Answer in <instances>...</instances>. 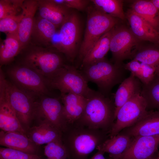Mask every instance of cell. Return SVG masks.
<instances>
[{"label": "cell", "instance_id": "obj_1", "mask_svg": "<svg viewBox=\"0 0 159 159\" xmlns=\"http://www.w3.org/2000/svg\"><path fill=\"white\" fill-rule=\"evenodd\" d=\"M109 138L108 132L90 128L77 122L69 125L62 133L61 138L69 158L71 159H86Z\"/></svg>", "mask_w": 159, "mask_h": 159}, {"label": "cell", "instance_id": "obj_2", "mask_svg": "<svg viewBox=\"0 0 159 159\" xmlns=\"http://www.w3.org/2000/svg\"><path fill=\"white\" fill-rule=\"evenodd\" d=\"M14 61L28 67L48 78L68 64L62 53L52 47L29 44L22 49Z\"/></svg>", "mask_w": 159, "mask_h": 159}, {"label": "cell", "instance_id": "obj_3", "mask_svg": "<svg viewBox=\"0 0 159 159\" xmlns=\"http://www.w3.org/2000/svg\"><path fill=\"white\" fill-rule=\"evenodd\" d=\"M114 101L110 97L94 90L87 98L83 112L76 122L109 133L115 120Z\"/></svg>", "mask_w": 159, "mask_h": 159}, {"label": "cell", "instance_id": "obj_4", "mask_svg": "<svg viewBox=\"0 0 159 159\" xmlns=\"http://www.w3.org/2000/svg\"><path fill=\"white\" fill-rule=\"evenodd\" d=\"M79 70L87 83H95L98 91L107 97H110L113 88L126 78L127 71L124 64L115 63L105 58L81 67Z\"/></svg>", "mask_w": 159, "mask_h": 159}, {"label": "cell", "instance_id": "obj_5", "mask_svg": "<svg viewBox=\"0 0 159 159\" xmlns=\"http://www.w3.org/2000/svg\"><path fill=\"white\" fill-rule=\"evenodd\" d=\"M87 8L85 33L75 66L78 69L85 56L97 41L104 34L116 26L118 22V19L103 12L93 5Z\"/></svg>", "mask_w": 159, "mask_h": 159}, {"label": "cell", "instance_id": "obj_6", "mask_svg": "<svg viewBox=\"0 0 159 159\" xmlns=\"http://www.w3.org/2000/svg\"><path fill=\"white\" fill-rule=\"evenodd\" d=\"M5 67L3 71L6 77L28 95L34 99L42 95L52 96L46 78L36 72L14 61Z\"/></svg>", "mask_w": 159, "mask_h": 159}, {"label": "cell", "instance_id": "obj_7", "mask_svg": "<svg viewBox=\"0 0 159 159\" xmlns=\"http://www.w3.org/2000/svg\"><path fill=\"white\" fill-rule=\"evenodd\" d=\"M50 125L62 133L69 125L60 96L42 95L34 99L32 125Z\"/></svg>", "mask_w": 159, "mask_h": 159}, {"label": "cell", "instance_id": "obj_8", "mask_svg": "<svg viewBox=\"0 0 159 159\" xmlns=\"http://www.w3.org/2000/svg\"><path fill=\"white\" fill-rule=\"evenodd\" d=\"M46 79L49 90H58L60 94L73 93L87 98L94 90L89 87L79 69L68 64Z\"/></svg>", "mask_w": 159, "mask_h": 159}, {"label": "cell", "instance_id": "obj_9", "mask_svg": "<svg viewBox=\"0 0 159 159\" xmlns=\"http://www.w3.org/2000/svg\"><path fill=\"white\" fill-rule=\"evenodd\" d=\"M81 22L78 16L71 12L60 27L57 39L51 47L63 54L67 61L73 63L78 54L81 34Z\"/></svg>", "mask_w": 159, "mask_h": 159}, {"label": "cell", "instance_id": "obj_10", "mask_svg": "<svg viewBox=\"0 0 159 159\" xmlns=\"http://www.w3.org/2000/svg\"><path fill=\"white\" fill-rule=\"evenodd\" d=\"M0 71V80L4 85L8 101L26 132L32 125L35 99L8 80L1 68Z\"/></svg>", "mask_w": 159, "mask_h": 159}, {"label": "cell", "instance_id": "obj_11", "mask_svg": "<svg viewBox=\"0 0 159 159\" xmlns=\"http://www.w3.org/2000/svg\"><path fill=\"white\" fill-rule=\"evenodd\" d=\"M148 111L146 101L140 94L133 96L119 110L115 121L110 132L109 138L136 123L145 115Z\"/></svg>", "mask_w": 159, "mask_h": 159}, {"label": "cell", "instance_id": "obj_12", "mask_svg": "<svg viewBox=\"0 0 159 159\" xmlns=\"http://www.w3.org/2000/svg\"><path fill=\"white\" fill-rule=\"evenodd\" d=\"M140 40L130 30L125 27L114 28L111 39L110 50L112 52L113 62L122 64L126 59L132 58L139 49Z\"/></svg>", "mask_w": 159, "mask_h": 159}, {"label": "cell", "instance_id": "obj_13", "mask_svg": "<svg viewBox=\"0 0 159 159\" xmlns=\"http://www.w3.org/2000/svg\"><path fill=\"white\" fill-rule=\"evenodd\" d=\"M159 135L133 138L130 146L118 159H153L157 154Z\"/></svg>", "mask_w": 159, "mask_h": 159}, {"label": "cell", "instance_id": "obj_14", "mask_svg": "<svg viewBox=\"0 0 159 159\" xmlns=\"http://www.w3.org/2000/svg\"><path fill=\"white\" fill-rule=\"evenodd\" d=\"M0 128L4 132H16L26 135L16 114L10 104L5 87L0 80Z\"/></svg>", "mask_w": 159, "mask_h": 159}, {"label": "cell", "instance_id": "obj_15", "mask_svg": "<svg viewBox=\"0 0 159 159\" xmlns=\"http://www.w3.org/2000/svg\"><path fill=\"white\" fill-rule=\"evenodd\" d=\"M120 132L132 138L159 135V111L148 110L137 122Z\"/></svg>", "mask_w": 159, "mask_h": 159}, {"label": "cell", "instance_id": "obj_16", "mask_svg": "<svg viewBox=\"0 0 159 159\" xmlns=\"http://www.w3.org/2000/svg\"><path fill=\"white\" fill-rule=\"evenodd\" d=\"M38 8V0H24L23 16L19 23L17 34L22 49L29 43Z\"/></svg>", "mask_w": 159, "mask_h": 159}, {"label": "cell", "instance_id": "obj_17", "mask_svg": "<svg viewBox=\"0 0 159 159\" xmlns=\"http://www.w3.org/2000/svg\"><path fill=\"white\" fill-rule=\"evenodd\" d=\"M0 145L2 146L39 155V146L32 141L25 134L16 132H0Z\"/></svg>", "mask_w": 159, "mask_h": 159}, {"label": "cell", "instance_id": "obj_18", "mask_svg": "<svg viewBox=\"0 0 159 159\" xmlns=\"http://www.w3.org/2000/svg\"><path fill=\"white\" fill-rule=\"evenodd\" d=\"M57 27L39 16H35L29 44L45 47H51L57 33Z\"/></svg>", "mask_w": 159, "mask_h": 159}, {"label": "cell", "instance_id": "obj_19", "mask_svg": "<svg viewBox=\"0 0 159 159\" xmlns=\"http://www.w3.org/2000/svg\"><path fill=\"white\" fill-rule=\"evenodd\" d=\"M125 17L130 30L138 39L159 44V32L148 22L131 9L127 11Z\"/></svg>", "mask_w": 159, "mask_h": 159}, {"label": "cell", "instance_id": "obj_20", "mask_svg": "<svg viewBox=\"0 0 159 159\" xmlns=\"http://www.w3.org/2000/svg\"><path fill=\"white\" fill-rule=\"evenodd\" d=\"M38 15L56 27H60L70 13L69 9L56 3L54 0H38Z\"/></svg>", "mask_w": 159, "mask_h": 159}, {"label": "cell", "instance_id": "obj_21", "mask_svg": "<svg viewBox=\"0 0 159 159\" xmlns=\"http://www.w3.org/2000/svg\"><path fill=\"white\" fill-rule=\"evenodd\" d=\"M142 86L140 80L131 73L120 84L114 95L115 120L120 108L133 96L140 94Z\"/></svg>", "mask_w": 159, "mask_h": 159}, {"label": "cell", "instance_id": "obj_22", "mask_svg": "<svg viewBox=\"0 0 159 159\" xmlns=\"http://www.w3.org/2000/svg\"><path fill=\"white\" fill-rule=\"evenodd\" d=\"M60 98L69 125L76 122L83 112L86 98L73 93L60 94Z\"/></svg>", "mask_w": 159, "mask_h": 159}, {"label": "cell", "instance_id": "obj_23", "mask_svg": "<svg viewBox=\"0 0 159 159\" xmlns=\"http://www.w3.org/2000/svg\"><path fill=\"white\" fill-rule=\"evenodd\" d=\"M133 138L120 132L106 140L97 149L109 154V159H118L127 149Z\"/></svg>", "mask_w": 159, "mask_h": 159}, {"label": "cell", "instance_id": "obj_24", "mask_svg": "<svg viewBox=\"0 0 159 159\" xmlns=\"http://www.w3.org/2000/svg\"><path fill=\"white\" fill-rule=\"evenodd\" d=\"M26 135L32 141L40 145L61 138L62 133L50 125L42 124L32 126L26 131Z\"/></svg>", "mask_w": 159, "mask_h": 159}, {"label": "cell", "instance_id": "obj_25", "mask_svg": "<svg viewBox=\"0 0 159 159\" xmlns=\"http://www.w3.org/2000/svg\"><path fill=\"white\" fill-rule=\"evenodd\" d=\"M6 35V39L0 43V67L14 62L22 49L17 34Z\"/></svg>", "mask_w": 159, "mask_h": 159}, {"label": "cell", "instance_id": "obj_26", "mask_svg": "<svg viewBox=\"0 0 159 159\" xmlns=\"http://www.w3.org/2000/svg\"><path fill=\"white\" fill-rule=\"evenodd\" d=\"M115 27L99 39L83 59L80 68L105 58L110 50V40Z\"/></svg>", "mask_w": 159, "mask_h": 159}, {"label": "cell", "instance_id": "obj_27", "mask_svg": "<svg viewBox=\"0 0 159 159\" xmlns=\"http://www.w3.org/2000/svg\"><path fill=\"white\" fill-rule=\"evenodd\" d=\"M131 8V10L159 32V11L151 0L136 1Z\"/></svg>", "mask_w": 159, "mask_h": 159}, {"label": "cell", "instance_id": "obj_28", "mask_svg": "<svg viewBox=\"0 0 159 159\" xmlns=\"http://www.w3.org/2000/svg\"><path fill=\"white\" fill-rule=\"evenodd\" d=\"M140 94L146 101L148 110L159 111V74L156 72L151 81L142 84Z\"/></svg>", "mask_w": 159, "mask_h": 159}, {"label": "cell", "instance_id": "obj_29", "mask_svg": "<svg viewBox=\"0 0 159 159\" xmlns=\"http://www.w3.org/2000/svg\"><path fill=\"white\" fill-rule=\"evenodd\" d=\"M90 1L97 8L106 14L122 20L125 18L122 0H91Z\"/></svg>", "mask_w": 159, "mask_h": 159}, {"label": "cell", "instance_id": "obj_30", "mask_svg": "<svg viewBox=\"0 0 159 159\" xmlns=\"http://www.w3.org/2000/svg\"><path fill=\"white\" fill-rule=\"evenodd\" d=\"M132 59L154 67L156 71L159 68V48H139Z\"/></svg>", "mask_w": 159, "mask_h": 159}, {"label": "cell", "instance_id": "obj_31", "mask_svg": "<svg viewBox=\"0 0 159 159\" xmlns=\"http://www.w3.org/2000/svg\"><path fill=\"white\" fill-rule=\"evenodd\" d=\"M24 0H0V19L21 14Z\"/></svg>", "mask_w": 159, "mask_h": 159}, {"label": "cell", "instance_id": "obj_32", "mask_svg": "<svg viewBox=\"0 0 159 159\" xmlns=\"http://www.w3.org/2000/svg\"><path fill=\"white\" fill-rule=\"evenodd\" d=\"M45 155L48 159H66L68 155L62 138L46 144L44 147Z\"/></svg>", "mask_w": 159, "mask_h": 159}, {"label": "cell", "instance_id": "obj_33", "mask_svg": "<svg viewBox=\"0 0 159 159\" xmlns=\"http://www.w3.org/2000/svg\"><path fill=\"white\" fill-rule=\"evenodd\" d=\"M23 14L9 16L0 19V31L6 34H17Z\"/></svg>", "mask_w": 159, "mask_h": 159}, {"label": "cell", "instance_id": "obj_34", "mask_svg": "<svg viewBox=\"0 0 159 159\" xmlns=\"http://www.w3.org/2000/svg\"><path fill=\"white\" fill-rule=\"evenodd\" d=\"M0 159H42L37 155L7 148L0 147Z\"/></svg>", "mask_w": 159, "mask_h": 159}, {"label": "cell", "instance_id": "obj_35", "mask_svg": "<svg viewBox=\"0 0 159 159\" xmlns=\"http://www.w3.org/2000/svg\"><path fill=\"white\" fill-rule=\"evenodd\" d=\"M57 4L67 8L82 11L86 8L89 1L85 0H54Z\"/></svg>", "mask_w": 159, "mask_h": 159}, {"label": "cell", "instance_id": "obj_36", "mask_svg": "<svg viewBox=\"0 0 159 159\" xmlns=\"http://www.w3.org/2000/svg\"><path fill=\"white\" fill-rule=\"evenodd\" d=\"M104 153L100 150L94 155L90 159H106L104 155Z\"/></svg>", "mask_w": 159, "mask_h": 159}, {"label": "cell", "instance_id": "obj_37", "mask_svg": "<svg viewBox=\"0 0 159 159\" xmlns=\"http://www.w3.org/2000/svg\"><path fill=\"white\" fill-rule=\"evenodd\" d=\"M151 1L159 11V0H152Z\"/></svg>", "mask_w": 159, "mask_h": 159}, {"label": "cell", "instance_id": "obj_38", "mask_svg": "<svg viewBox=\"0 0 159 159\" xmlns=\"http://www.w3.org/2000/svg\"><path fill=\"white\" fill-rule=\"evenodd\" d=\"M153 159H159V152H158L157 154L155 156V157Z\"/></svg>", "mask_w": 159, "mask_h": 159}, {"label": "cell", "instance_id": "obj_39", "mask_svg": "<svg viewBox=\"0 0 159 159\" xmlns=\"http://www.w3.org/2000/svg\"><path fill=\"white\" fill-rule=\"evenodd\" d=\"M156 72L159 74V68L156 70Z\"/></svg>", "mask_w": 159, "mask_h": 159}]
</instances>
